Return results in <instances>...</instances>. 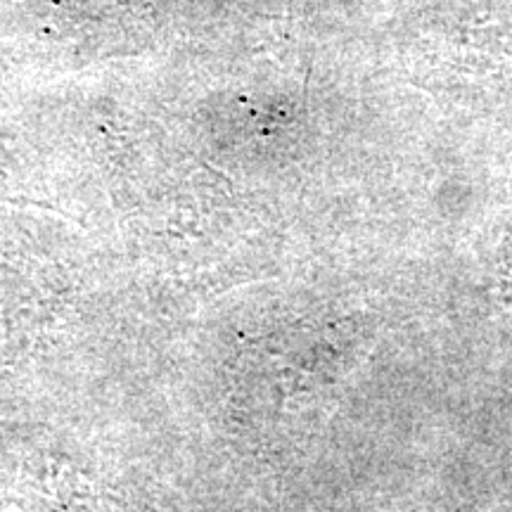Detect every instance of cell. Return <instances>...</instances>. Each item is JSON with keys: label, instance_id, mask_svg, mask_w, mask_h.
<instances>
[]
</instances>
